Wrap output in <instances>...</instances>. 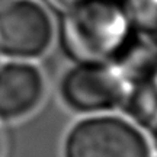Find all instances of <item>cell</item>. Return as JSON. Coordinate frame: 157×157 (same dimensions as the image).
Here are the masks:
<instances>
[{
  "mask_svg": "<svg viewBox=\"0 0 157 157\" xmlns=\"http://www.w3.org/2000/svg\"><path fill=\"white\" fill-rule=\"evenodd\" d=\"M2 146H3V143H2V134H0V156H2Z\"/></svg>",
  "mask_w": 157,
  "mask_h": 157,
  "instance_id": "obj_11",
  "label": "cell"
},
{
  "mask_svg": "<svg viewBox=\"0 0 157 157\" xmlns=\"http://www.w3.org/2000/svg\"><path fill=\"white\" fill-rule=\"evenodd\" d=\"M63 157H153L146 131L124 115H87L71 125Z\"/></svg>",
  "mask_w": 157,
  "mask_h": 157,
  "instance_id": "obj_2",
  "label": "cell"
},
{
  "mask_svg": "<svg viewBox=\"0 0 157 157\" xmlns=\"http://www.w3.org/2000/svg\"><path fill=\"white\" fill-rule=\"evenodd\" d=\"M56 22L42 0H6L0 3V57L35 61L56 39Z\"/></svg>",
  "mask_w": 157,
  "mask_h": 157,
  "instance_id": "obj_3",
  "label": "cell"
},
{
  "mask_svg": "<svg viewBox=\"0 0 157 157\" xmlns=\"http://www.w3.org/2000/svg\"><path fill=\"white\" fill-rule=\"evenodd\" d=\"M119 111L137 127L148 131L157 121V80L128 86Z\"/></svg>",
  "mask_w": 157,
  "mask_h": 157,
  "instance_id": "obj_7",
  "label": "cell"
},
{
  "mask_svg": "<svg viewBox=\"0 0 157 157\" xmlns=\"http://www.w3.org/2000/svg\"><path fill=\"white\" fill-rule=\"evenodd\" d=\"M129 28L119 0H83L60 13L56 36L73 64H109Z\"/></svg>",
  "mask_w": 157,
  "mask_h": 157,
  "instance_id": "obj_1",
  "label": "cell"
},
{
  "mask_svg": "<svg viewBox=\"0 0 157 157\" xmlns=\"http://www.w3.org/2000/svg\"><path fill=\"white\" fill-rule=\"evenodd\" d=\"M150 132V138H151V147H154L157 150V121L151 125V128L148 129Z\"/></svg>",
  "mask_w": 157,
  "mask_h": 157,
  "instance_id": "obj_10",
  "label": "cell"
},
{
  "mask_svg": "<svg viewBox=\"0 0 157 157\" xmlns=\"http://www.w3.org/2000/svg\"><path fill=\"white\" fill-rule=\"evenodd\" d=\"M109 64L128 86L157 80V29L131 26Z\"/></svg>",
  "mask_w": 157,
  "mask_h": 157,
  "instance_id": "obj_6",
  "label": "cell"
},
{
  "mask_svg": "<svg viewBox=\"0 0 157 157\" xmlns=\"http://www.w3.org/2000/svg\"><path fill=\"white\" fill-rule=\"evenodd\" d=\"M131 26L157 29V0H119Z\"/></svg>",
  "mask_w": 157,
  "mask_h": 157,
  "instance_id": "obj_8",
  "label": "cell"
},
{
  "mask_svg": "<svg viewBox=\"0 0 157 157\" xmlns=\"http://www.w3.org/2000/svg\"><path fill=\"white\" fill-rule=\"evenodd\" d=\"M128 84L111 64H73L58 84L63 103L80 115H101L121 108Z\"/></svg>",
  "mask_w": 157,
  "mask_h": 157,
  "instance_id": "obj_4",
  "label": "cell"
},
{
  "mask_svg": "<svg viewBox=\"0 0 157 157\" xmlns=\"http://www.w3.org/2000/svg\"><path fill=\"white\" fill-rule=\"evenodd\" d=\"M3 2H6V0H0V3H3Z\"/></svg>",
  "mask_w": 157,
  "mask_h": 157,
  "instance_id": "obj_12",
  "label": "cell"
},
{
  "mask_svg": "<svg viewBox=\"0 0 157 157\" xmlns=\"http://www.w3.org/2000/svg\"><path fill=\"white\" fill-rule=\"evenodd\" d=\"M44 95L45 77L35 61L0 63V121L13 122L31 115Z\"/></svg>",
  "mask_w": 157,
  "mask_h": 157,
  "instance_id": "obj_5",
  "label": "cell"
},
{
  "mask_svg": "<svg viewBox=\"0 0 157 157\" xmlns=\"http://www.w3.org/2000/svg\"><path fill=\"white\" fill-rule=\"evenodd\" d=\"M42 2L50 7L51 12L54 10V12H58V13H63V12L71 9L73 6L78 5L83 0H42Z\"/></svg>",
  "mask_w": 157,
  "mask_h": 157,
  "instance_id": "obj_9",
  "label": "cell"
}]
</instances>
